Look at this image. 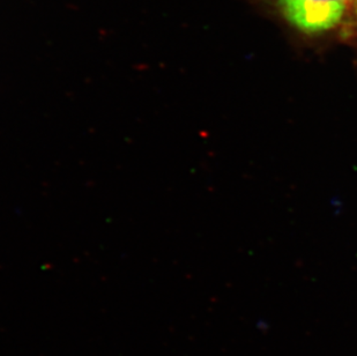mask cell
Listing matches in <instances>:
<instances>
[{"label":"cell","mask_w":357,"mask_h":356,"mask_svg":"<svg viewBox=\"0 0 357 356\" xmlns=\"http://www.w3.org/2000/svg\"><path fill=\"white\" fill-rule=\"evenodd\" d=\"M271 12L304 40L330 36L347 24L353 0H266Z\"/></svg>","instance_id":"obj_1"},{"label":"cell","mask_w":357,"mask_h":356,"mask_svg":"<svg viewBox=\"0 0 357 356\" xmlns=\"http://www.w3.org/2000/svg\"><path fill=\"white\" fill-rule=\"evenodd\" d=\"M351 24V31H348L347 35H351V33H353L357 36V0H353L351 13H349V17H348L346 24Z\"/></svg>","instance_id":"obj_2"}]
</instances>
